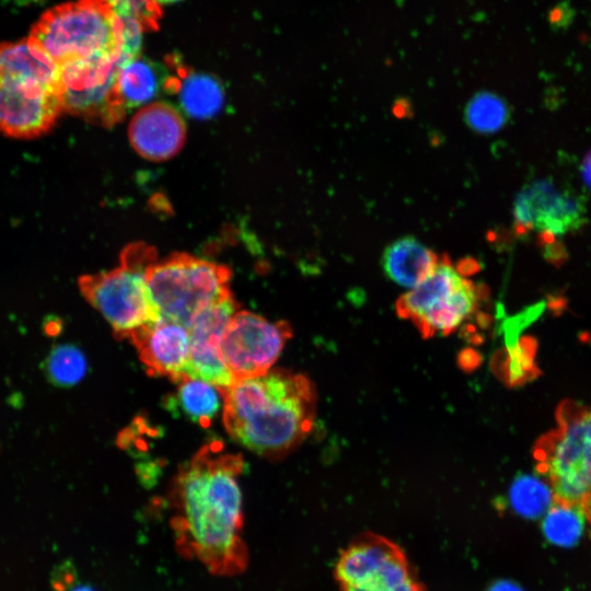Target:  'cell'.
<instances>
[{"mask_svg":"<svg viewBox=\"0 0 591 591\" xmlns=\"http://www.w3.org/2000/svg\"><path fill=\"white\" fill-rule=\"evenodd\" d=\"M244 465L241 454L211 440L179 467L172 483L171 528L176 549L217 577L241 575L248 565L239 485Z\"/></svg>","mask_w":591,"mask_h":591,"instance_id":"cell-1","label":"cell"},{"mask_svg":"<svg viewBox=\"0 0 591 591\" xmlns=\"http://www.w3.org/2000/svg\"><path fill=\"white\" fill-rule=\"evenodd\" d=\"M228 434L254 453L278 459L311 431L316 394L311 381L289 370L234 381L222 391Z\"/></svg>","mask_w":591,"mask_h":591,"instance_id":"cell-2","label":"cell"},{"mask_svg":"<svg viewBox=\"0 0 591 591\" xmlns=\"http://www.w3.org/2000/svg\"><path fill=\"white\" fill-rule=\"evenodd\" d=\"M62 112L59 66L28 37L0 43V132L36 138Z\"/></svg>","mask_w":591,"mask_h":591,"instance_id":"cell-3","label":"cell"},{"mask_svg":"<svg viewBox=\"0 0 591 591\" xmlns=\"http://www.w3.org/2000/svg\"><path fill=\"white\" fill-rule=\"evenodd\" d=\"M556 426L533 447L535 470L547 483L553 502L580 506L591 494V405L558 404Z\"/></svg>","mask_w":591,"mask_h":591,"instance_id":"cell-4","label":"cell"},{"mask_svg":"<svg viewBox=\"0 0 591 591\" xmlns=\"http://www.w3.org/2000/svg\"><path fill=\"white\" fill-rule=\"evenodd\" d=\"M28 38L58 66L79 58L121 56L123 23L105 0H78L45 12Z\"/></svg>","mask_w":591,"mask_h":591,"instance_id":"cell-5","label":"cell"},{"mask_svg":"<svg viewBox=\"0 0 591 591\" xmlns=\"http://www.w3.org/2000/svg\"><path fill=\"white\" fill-rule=\"evenodd\" d=\"M154 260L152 247L130 245L119 267L82 275L78 280L82 296L104 316L117 339H129L140 328L161 320L147 285V270Z\"/></svg>","mask_w":591,"mask_h":591,"instance_id":"cell-6","label":"cell"},{"mask_svg":"<svg viewBox=\"0 0 591 591\" xmlns=\"http://www.w3.org/2000/svg\"><path fill=\"white\" fill-rule=\"evenodd\" d=\"M231 270L186 253L154 260L147 270L150 297L160 316L187 328L209 305L232 297Z\"/></svg>","mask_w":591,"mask_h":591,"instance_id":"cell-7","label":"cell"},{"mask_svg":"<svg viewBox=\"0 0 591 591\" xmlns=\"http://www.w3.org/2000/svg\"><path fill=\"white\" fill-rule=\"evenodd\" d=\"M478 302V288L448 255H442L422 282L397 299L395 309L399 317L410 321L429 338L459 329L476 312Z\"/></svg>","mask_w":591,"mask_h":591,"instance_id":"cell-8","label":"cell"},{"mask_svg":"<svg viewBox=\"0 0 591 591\" xmlns=\"http://www.w3.org/2000/svg\"><path fill=\"white\" fill-rule=\"evenodd\" d=\"M334 577L339 591H426L405 552L374 533L361 534L346 546Z\"/></svg>","mask_w":591,"mask_h":591,"instance_id":"cell-9","label":"cell"},{"mask_svg":"<svg viewBox=\"0 0 591 591\" xmlns=\"http://www.w3.org/2000/svg\"><path fill=\"white\" fill-rule=\"evenodd\" d=\"M121 56L79 58L59 66L63 112L109 128L126 108L118 95L117 74Z\"/></svg>","mask_w":591,"mask_h":591,"instance_id":"cell-10","label":"cell"},{"mask_svg":"<svg viewBox=\"0 0 591 591\" xmlns=\"http://www.w3.org/2000/svg\"><path fill=\"white\" fill-rule=\"evenodd\" d=\"M292 336L285 321L273 322L251 311H236L229 321L221 352L234 381L269 371Z\"/></svg>","mask_w":591,"mask_h":591,"instance_id":"cell-11","label":"cell"},{"mask_svg":"<svg viewBox=\"0 0 591 591\" xmlns=\"http://www.w3.org/2000/svg\"><path fill=\"white\" fill-rule=\"evenodd\" d=\"M582 196L559 188L551 178L526 184L513 205L518 233L538 231L547 236H560L581 228L587 220Z\"/></svg>","mask_w":591,"mask_h":591,"instance_id":"cell-12","label":"cell"},{"mask_svg":"<svg viewBox=\"0 0 591 591\" xmlns=\"http://www.w3.org/2000/svg\"><path fill=\"white\" fill-rule=\"evenodd\" d=\"M236 311L232 296L209 305L194 318L188 327L190 347L185 376L209 382L221 392L234 382L222 357L221 339Z\"/></svg>","mask_w":591,"mask_h":591,"instance_id":"cell-13","label":"cell"},{"mask_svg":"<svg viewBox=\"0 0 591 591\" xmlns=\"http://www.w3.org/2000/svg\"><path fill=\"white\" fill-rule=\"evenodd\" d=\"M128 340L150 375L165 376L174 383L185 376L190 347L186 326L161 317L134 333Z\"/></svg>","mask_w":591,"mask_h":591,"instance_id":"cell-14","label":"cell"},{"mask_svg":"<svg viewBox=\"0 0 591 591\" xmlns=\"http://www.w3.org/2000/svg\"><path fill=\"white\" fill-rule=\"evenodd\" d=\"M128 137L140 157L150 161H165L182 149L186 125L176 108L164 102H155L134 115Z\"/></svg>","mask_w":591,"mask_h":591,"instance_id":"cell-15","label":"cell"},{"mask_svg":"<svg viewBox=\"0 0 591 591\" xmlns=\"http://www.w3.org/2000/svg\"><path fill=\"white\" fill-rule=\"evenodd\" d=\"M169 63L166 68L140 55L120 62L117 91L126 109L150 102L162 89L171 91L175 73Z\"/></svg>","mask_w":591,"mask_h":591,"instance_id":"cell-16","label":"cell"},{"mask_svg":"<svg viewBox=\"0 0 591 591\" xmlns=\"http://www.w3.org/2000/svg\"><path fill=\"white\" fill-rule=\"evenodd\" d=\"M440 256L413 236L401 237L383 252L381 264L387 278L412 289L434 269Z\"/></svg>","mask_w":591,"mask_h":591,"instance_id":"cell-17","label":"cell"},{"mask_svg":"<svg viewBox=\"0 0 591 591\" xmlns=\"http://www.w3.org/2000/svg\"><path fill=\"white\" fill-rule=\"evenodd\" d=\"M223 394L216 385L200 379L184 376L177 382L176 391L164 401L172 413L207 428L220 409Z\"/></svg>","mask_w":591,"mask_h":591,"instance_id":"cell-18","label":"cell"},{"mask_svg":"<svg viewBox=\"0 0 591 591\" xmlns=\"http://www.w3.org/2000/svg\"><path fill=\"white\" fill-rule=\"evenodd\" d=\"M175 92L183 109L192 117L207 119L218 114L223 105L221 83L205 73L186 71L179 63Z\"/></svg>","mask_w":591,"mask_h":591,"instance_id":"cell-19","label":"cell"},{"mask_svg":"<svg viewBox=\"0 0 591 591\" xmlns=\"http://www.w3.org/2000/svg\"><path fill=\"white\" fill-rule=\"evenodd\" d=\"M510 118L508 103L499 95L482 91L475 94L464 108L467 126L479 134H494L503 128Z\"/></svg>","mask_w":591,"mask_h":591,"instance_id":"cell-20","label":"cell"},{"mask_svg":"<svg viewBox=\"0 0 591 591\" xmlns=\"http://www.w3.org/2000/svg\"><path fill=\"white\" fill-rule=\"evenodd\" d=\"M586 518L580 506L553 502L544 517L542 529L548 542L571 546L583 532Z\"/></svg>","mask_w":591,"mask_h":591,"instance_id":"cell-21","label":"cell"},{"mask_svg":"<svg viewBox=\"0 0 591 591\" xmlns=\"http://www.w3.org/2000/svg\"><path fill=\"white\" fill-rule=\"evenodd\" d=\"M44 368L53 384L66 387L76 385L83 379L88 362L81 349L65 344L50 350Z\"/></svg>","mask_w":591,"mask_h":591,"instance_id":"cell-22","label":"cell"},{"mask_svg":"<svg viewBox=\"0 0 591 591\" xmlns=\"http://www.w3.org/2000/svg\"><path fill=\"white\" fill-rule=\"evenodd\" d=\"M510 502L519 514L535 518L549 509L553 494L546 482L523 476L514 480L510 490Z\"/></svg>","mask_w":591,"mask_h":591,"instance_id":"cell-23","label":"cell"},{"mask_svg":"<svg viewBox=\"0 0 591 591\" xmlns=\"http://www.w3.org/2000/svg\"><path fill=\"white\" fill-rule=\"evenodd\" d=\"M51 583L55 591H95L91 586L80 582L74 569L67 564L58 567Z\"/></svg>","mask_w":591,"mask_h":591,"instance_id":"cell-24","label":"cell"},{"mask_svg":"<svg viewBox=\"0 0 591 591\" xmlns=\"http://www.w3.org/2000/svg\"><path fill=\"white\" fill-rule=\"evenodd\" d=\"M486 591H523V589L509 580H498L488 587Z\"/></svg>","mask_w":591,"mask_h":591,"instance_id":"cell-25","label":"cell"},{"mask_svg":"<svg viewBox=\"0 0 591 591\" xmlns=\"http://www.w3.org/2000/svg\"><path fill=\"white\" fill-rule=\"evenodd\" d=\"M581 175L584 184L591 189V151H589L581 164Z\"/></svg>","mask_w":591,"mask_h":591,"instance_id":"cell-26","label":"cell"},{"mask_svg":"<svg viewBox=\"0 0 591 591\" xmlns=\"http://www.w3.org/2000/svg\"><path fill=\"white\" fill-rule=\"evenodd\" d=\"M581 510L583 512V515L586 518V522L590 526L591 532V494H589L581 502L580 505Z\"/></svg>","mask_w":591,"mask_h":591,"instance_id":"cell-27","label":"cell"},{"mask_svg":"<svg viewBox=\"0 0 591 591\" xmlns=\"http://www.w3.org/2000/svg\"><path fill=\"white\" fill-rule=\"evenodd\" d=\"M105 1H107L111 4L113 10H116L120 8L121 5H124L125 3H127L129 0H105Z\"/></svg>","mask_w":591,"mask_h":591,"instance_id":"cell-28","label":"cell"},{"mask_svg":"<svg viewBox=\"0 0 591 591\" xmlns=\"http://www.w3.org/2000/svg\"><path fill=\"white\" fill-rule=\"evenodd\" d=\"M154 1L160 5V4L174 3V2H177V1H181V0H154Z\"/></svg>","mask_w":591,"mask_h":591,"instance_id":"cell-29","label":"cell"}]
</instances>
